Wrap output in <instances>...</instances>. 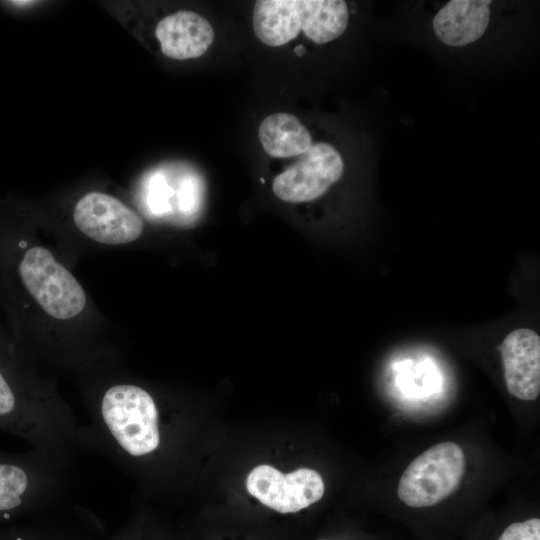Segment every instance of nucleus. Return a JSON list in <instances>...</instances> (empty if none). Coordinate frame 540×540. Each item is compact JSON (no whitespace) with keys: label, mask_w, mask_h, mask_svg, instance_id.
<instances>
[{"label":"nucleus","mask_w":540,"mask_h":540,"mask_svg":"<svg viewBox=\"0 0 540 540\" xmlns=\"http://www.w3.org/2000/svg\"><path fill=\"white\" fill-rule=\"evenodd\" d=\"M0 431L16 435L33 448L69 457L85 446V427L59 399L23 385L0 366Z\"/></svg>","instance_id":"obj_1"},{"label":"nucleus","mask_w":540,"mask_h":540,"mask_svg":"<svg viewBox=\"0 0 540 540\" xmlns=\"http://www.w3.org/2000/svg\"><path fill=\"white\" fill-rule=\"evenodd\" d=\"M68 457L35 449L0 451V524L44 510L59 495Z\"/></svg>","instance_id":"obj_2"},{"label":"nucleus","mask_w":540,"mask_h":540,"mask_svg":"<svg viewBox=\"0 0 540 540\" xmlns=\"http://www.w3.org/2000/svg\"><path fill=\"white\" fill-rule=\"evenodd\" d=\"M465 472L462 448L450 441L438 443L416 457L400 477L397 494L411 508L434 506L449 497Z\"/></svg>","instance_id":"obj_3"},{"label":"nucleus","mask_w":540,"mask_h":540,"mask_svg":"<svg viewBox=\"0 0 540 540\" xmlns=\"http://www.w3.org/2000/svg\"><path fill=\"white\" fill-rule=\"evenodd\" d=\"M19 275L28 292L48 315L66 320L84 309L83 288L46 248H30L20 261Z\"/></svg>","instance_id":"obj_4"},{"label":"nucleus","mask_w":540,"mask_h":540,"mask_svg":"<svg viewBox=\"0 0 540 540\" xmlns=\"http://www.w3.org/2000/svg\"><path fill=\"white\" fill-rule=\"evenodd\" d=\"M246 489L264 506L287 514L318 502L325 485L314 469L302 467L285 474L271 465L261 464L248 474Z\"/></svg>","instance_id":"obj_5"},{"label":"nucleus","mask_w":540,"mask_h":540,"mask_svg":"<svg viewBox=\"0 0 540 540\" xmlns=\"http://www.w3.org/2000/svg\"><path fill=\"white\" fill-rule=\"evenodd\" d=\"M343 171L338 150L328 143L316 142L274 179L272 189L285 202L312 201L336 183Z\"/></svg>","instance_id":"obj_6"},{"label":"nucleus","mask_w":540,"mask_h":540,"mask_svg":"<svg viewBox=\"0 0 540 540\" xmlns=\"http://www.w3.org/2000/svg\"><path fill=\"white\" fill-rule=\"evenodd\" d=\"M74 222L89 238L103 244L119 245L138 239L143 232L141 218L117 198L90 192L75 205Z\"/></svg>","instance_id":"obj_7"},{"label":"nucleus","mask_w":540,"mask_h":540,"mask_svg":"<svg viewBox=\"0 0 540 540\" xmlns=\"http://www.w3.org/2000/svg\"><path fill=\"white\" fill-rule=\"evenodd\" d=\"M504 378L510 394L535 400L540 393V337L531 329L510 332L500 345Z\"/></svg>","instance_id":"obj_8"},{"label":"nucleus","mask_w":540,"mask_h":540,"mask_svg":"<svg viewBox=\"0 0 540 540\" xmlns=\"http://www.w3.org/2000/svg\"><path fill=\"white\" fill-rule=\"evenodd\" d=\"M155 35L162 53L172 59L186 60L203 55L214 40L210 22L193 11H178L163 18Z\"/></svg>","instance_id":"obj_9"},{"label":"nucleus","mask_w":540,"mask_h":540,"mask_svg":"<svg viewBox=\"0 0 540 540\" xmlns=\"http://www.w3.org/2000/svg\"><path fill=\"white\" fill-rule=\"evenodd\" d=\"M489 0H452L435 15L432 25L438 39L449 46H465L478 40L490 20Z\"/></svg>","instance_id":"obj_10"},{"label":"nucleus","mask_w":540,"mask_h":540,"mask_svg":"<svg viewBox=\"0 0 540 540\" xmlns=\"http://www.w3.org/2000/svg\"><path fill=\"white\" fill-rule=\"evenodd\" d=\"M253 29L258 39L272 47L282 46L302 30L296 0H258L253 9Z\"/></svg>","instance_id":"obj_11"},{"label":"nucleus","mask_w":540,"mask_h":540,"mask_svg":"<svg viewBox=\"0 0 540 540\" xmlns=\"http://www.w3.org/2000/svg\"><path fill=\"white\" fill-rule=\"evenodd\" d=\"M265 152L275 158L300 156L312 145V137L298 118L289 113L267 116L259 126Z\"/></svg>","instance_id":"obj_12"},{"label":"nucleus","mask_w":540,"mask_h":540,"mask_svg":"<svg viewBox=\"0 0 540 540\" xmlns=\"http://www.w3.org/2000/svg\"><path fill=\"white\" fill-rule=\"evenodd\" d=\"M302 30L307 38L324 44L346 30L349 10L342 0H296Z\"/></svg>","instance_id":"obj_13"},{"label":"nucleus","mask_w":540,"mask_h":540,"mask_svg":"<svg viewBox=\"0 0 540 540\" xmlns=\"http://www.w3.org/2000/svg\"><path fill=\"white\" fill-rule=\"evenodd\" d=\"M92 521L88 524L65 520L38 519L21 526L0 529V540H96Z\"/></svg>","instance_id":"obj_14"},{"label":"nucleus","mask_w":540,"mask_h":540,"mask_svg":"<svg viewBox=\"0 0 540 540\" xmlns=\"http://www.w3.org/2000/svg\"><path fill=\"white\" fill-rule=\"evenodd\" d=\"M495 540H540V519L530 517L513 521L503 528Z\"/></svg>","instance_id":"obj_15"},{"label":"nucleus","mask_w":540,"mask_h":540,"mask_svg":"<svg viewBox=\"0 0 540 540\" xmlns=\"http://www.w3.org/2000/svg\"><path fill=\"white\" fill-rule=\"evenodd\" d=\"M143 537V519L134 518L125 523L108 540H142Z\"/></svg>","instance_id":"obj_16"},{"label":"nucleus","mask_w":540,"mask_h":540,"mask_svg":"<svg viewBox=\"0 0 540 540\" xmlns=\"http://www.w3.org/2000/svg\"><path fill=\"white\" fill-rule=\"evenodd\" d=\"M14 5H28L31 3H35L34 1H11Z\"/></svg>","instance_id":"obj_17"},{"label":"nucleus","mask_w":540,"mask_h":540,"mask_svg":"<svg viewBox=\"0 0 540 540\" xmlns=\"http://www.w3.org/2000/svg\"><path fill=\"white\" fill-rule=\"evenodd\" d=\"M142 540H148L146 534H145V531H144V521H143V537H142Z\"/></svg>","instance_id":"obj_18"},{"label":"nucleus","mask_w":540,"mask_h":540,"mask_svg":"<svg viewBox=\"0 0 540 540\" xmlns=\"http://www.w3.org/2000/svg\"><path fill=\"white\" fill-rule=\"evenodd\" d=\"M316 540H331V539H328V538H319V539H316Z\"/></svg>","instance_id":"obj_19"}]
</instances>
